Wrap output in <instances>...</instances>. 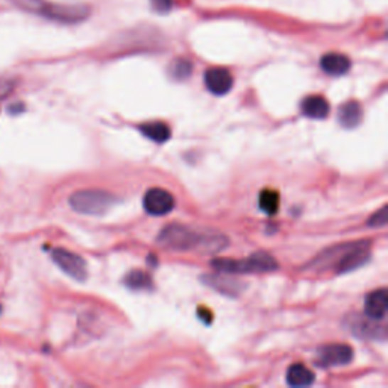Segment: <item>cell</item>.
<instances>
[{
    "label": "cell",
    "mask_w": 388,
    "mask_h": 388,
    "mask_svg": "<svg viewBox=\"0 0 388 388\" xmlns=\"http://www.w3.org/2000/svg\"><path fill=\"white\" fill-rule=\"evenodd\" d=\"M370 243L369 242H357L340 244L328 249L317 259L313 261V269H325L328 266H335L337 273H349L352 270H357L361 266L366 264L370 259L369 252Z\"/></svg>",
    "instance_id": "cell-1"
},
{
    "label": "cell",
    "mask_w": 388,
    "mask_h": 388,
    "mask_svg": "<svg viewBox=\"0 0 388 388\" xmlns=\"http://www.w3.org/2000/svg\"><path fill=\"white\" fill-rule=\"evenodd\" d=\"M13 4L26 13L63 23V25H76V23L87 20L91 13L85 5L55 4L49 0H13Z\"/></svg>",
    "instance_id": "cell-2"
},
{
    "label": "cell",
    "mask_w": 388,
    "mask_h": 388,
    "mask_svg": "<svg viewBox=\"0 0 388 388\" xmlns=\"http://www.w3.org/2000/svg\"><path fill=\"white\" fill-rule=\"evenodd\" d=\"M211 266L222 273H262L275 271L279 269L278 261L266 252H258L250 255L246 259H227L217 258L211 262Z\"/></svg>",
    "instance_id": "cell-3"
},
{
    "label": "cell",
    "mask_w": 388,
    "mask_h": 388,
    "mask_svg": "<svg viewBox=\"0 0 388 388\" xmlns=\"http://www.w3.org/2000/svg\"><path fill=\"white\" fill-rule=\"evenodd\" d=\"M70 207L76 212L87 215H102L109 211L117 203V199L111 193L102 190H82L72 194Z\"/></svg>",
    "instance_id": "cell-4"
},
{
    "label": "cell",
    "mask_w": 388,
    "mask_h": 388,
    "mask_svg": "<svg viewBox=\"0 0 388 388\" xmlns=\"http://www.w3.org/2000/svg\"><path fill=\"white\" fill-rule=\"evenodd\" d=\"M159 246L173 250H190V249H202L205 242V235L196 234L182 225H170L166 226L163 232L156 238Z\"/></svg>",
    "instance_id": "cell-5"
},
{
    "label": "cell",
    "mask_w": 388,
    "mask_h": 388,
    "mask_svg": "<svg viewBox=\"0 0 388 388\" xmlns=\"http://www.w3.org/2000/svg\"><path fill=\"white\" fill-rule=\"evenodd\" d=\"M346 328L352 335L361 340H376L384 341L387 338V330L384 326L376 323L370 317H362L358 314L349 316L346 318Z\"/></svg>",
    "instance_id": "cell-6"
},
{
    "label": "cell",
    "mask_w": 388,
    "mask_h": 388,
    "mask_svg": "<svg viewBox=\"0 0 388 388\" xmlns=\"http://www.w3.org/2000/svg\"><path fill=\"white\" fill-rule=\"evenodd\" d=\"M52 259L55 261V264L58 266L65 275H68L70 278L76 279V281H85L87 276H88V271H87V264L85 261L70 252V250L67 249H53L52 250Z\"/></svg>",
    "instance_id": "cell-7"
},
{
    "label": "cell",
    "mask_w": 388,
    "mask_h": 388,
    "mask_svg": "<svg viewBox=\"0 0 388 388\" xmlns=\"http://www.w3.org/2000/svg\"><path fill=\"white\" fill-rule=\"evenodd\" d=\"M143 207L151 215H166L175 208V198L172 193L163 188H151L144 194Z\"/></svg>",
    "instance_id": "cell-8"
},
{
    "label": "cell",
    "mask_w": 388,
    "mask_h": 388,
    "mask_svg": "<svg viewBox=\"0 0 388 388\" xmlns=\"http://www.w3.org/2000/svg\"><path fill=\"white\" fill-rule=\"evenodd\" d=\"M353 360V349L347 345H328L317 353V364L322 367L346 366Z\"/></svg>",
    "instance_id": "cell-9"
},
{
    "label": "cell",
    "mask_w": 388,
    "mask_h": 388,
    "mask_svg": "<svg viewBox=\"0 0 388 388\" xmlns=\"http://www.w3.org/2000/svg\"><path fill=\"white\" fill-rule=\"evenodd\" d=\"M205 85H207L210 93L215 96H225L231 91L234 77L226 68H210V70L205 72Z\"/></svg>",
    "instance_id": "cell-10"
},
{
    "label": "cell",
    "mask_w": 388,
    "mask_h": 388,
    "mask_svg": "<svg viewBox=\"0 0 388 388\" xmlns=\"http://www.w3.org/2000/svg\"><path fill=\"white\" fill-rule=\"evenodd\" d=\"M202 282L208 287L214 289L225 296L230 298H235L239 293L244 290V284L238 279H234L232 276H223V275H203Z\"/></svg>",
    "instance_id": "cell-11"
},
{
    "label": "cell",
    "mask_w": 388,
    "mask_h": 388,
    "mask_svg": "<svg viewBox=\"0 0 388 388\" xmlns=\"http://www.w3.org/2000/svg\"><path fill=\"white\" fill-rule=\"evenodd\" d=\"M388 310V293L385 289L376 290L370 293L366 298V305H364V313L373 320H384Z\"/></svg>",
    "instance_id": "cell-12"
},
{
    "label": "cell",
    "mask_w": 388,
    "mask_h": 388,
    "mask_svg": "<svg viewBox=\"0 0 388 388\" xmlns=\"http://www.w3.org/2000/svg\"><path fill=\"white\" fill-rule=\"evenodd\" d=\"M320 67L330 76H341L350 70V60L341 53H326L322 56Z\"/></svg>",
    "instance_id": "cell-13"
},
{
    "label": "cell",
    "mask_w": 388,
    "mask_h": 388,
    "mask_svg": "<svg viewBox=\"0 0 388 388\" xmlns=\"http://www.w3.org/2000/svg\"><path fill=\"white\" fill-rule=\"evenodd\" d=\"M362 120V108L355 100H349L338 109V122L343 128L353 129L357 128Z\"/></svg>",
    "instance_id": "cell-14"
},
{
    "label": "cell",
    "mask_w": 388,
    "mask_h": 388,
    "mask_svg": "<svg viewBox=\"0 0 388 388\" xmlns=\"http://www.w3.org/2000/svg\"><path fill=\"white\" fill-rule=\"evenodd\" d=\"M301 108H302V114L308 119L322 120V119H326L329 114V104L322 96H308L302 102Z\"/></svg>",
    "instance_id": "cell-15"
},
{
    "label": "cell",
    "mask_w": 388,
    "mask_h": 388,
    "mask_svg": "<svg viewBox=\"0 0 388 388\" xmlns=\"http://www.w3.org/2000/svg\"><path fill=\"white\" fill-rule=\"evenodd\" d=\"M314 373L303 364H294L287 370V382L291 387H308L314 382Z\"/></svg>",
    "instance_id": "cell-16"
},
{
    "label": "cell",
    "mask_w": 388,
    "mask_h": 388,
    "mask_svg": "<svg viewBox=\"0 0 388 388\" xmlns=\"http://www.w3.org/2000/svg\"><path fill=\"white\" fill-rule=\"evenodd\" d=\"M140 131L147 139L155 143H166L170 139V128L163 122H151L140 126Z\"/></svg>",
    "instance_id": "cell-17"
},
{
    "label": "cell",
    "mask_w": 388,
    "mask_h": 388,
    "mask_svg": "<svg viewBox=\"0 0 388 388\" xmlns=\"http://www.w3.org/2000/svg\"><path fill=\"white\" fill-rule=\"evenodd\" d=\"M124 284L126 287L134 291H149L153 290V282L147 273L141 270H132L129 271L126 278H124Z\"/></svg>",
    "instance_id": "cell-18"
},
{
    "label": "cell",
    "mask_w": 388,
    "mask_h": 388,
    "mask_svg": "<svg viewBox=\"0 0 388 388\" xmlns=\"http://www.w3.org/2000/svg\"><path fill=\"white\" fill-rule=\"evenodd\" d=\"M259 208L269 215L276 214L279 208V194L273 190H264L259 196Z\"/></svg>",
    "instance_id": "cell-19"
},
{
    "label": "cell",
    "mask_w": 388,
    "mask_h": 388,
    "mask_svg": "<svg viewBox=\"0 0 388 388\" xmlns=\"http://www.w3.org/2000/svg\"><path fill=\"white\" fill-rule=\"evenodd\" d=\"M193 70V65L187 60H176L172 67H170V75H172L178 81H185L187 77H190Z\"/></svg>",
    "instance_id": "cell-20"
},
{
    "label": "cell",
    "mask_w": 388,
    "mask_h": 388,
    "mask_svg": "<svg viewBox=\"0 0 388 388\" xmlns=\"http://www.w3.org/2000/svg\"><path fill=\"white\" fill-rule=\"evenodd\" d=\"M387 211L388 208L387 207H382L378 212L373 214L370 217L369 220V226H373V227H382L387 225V220H388V215H387Z\"/></svg>",
    "instance_id": "cell-21"
},
{
    "label": "cell",
    "mask_w": 388,
    "mask_h": 388,
    "mask_svg": "<svg viewBox=\"0 0 388 388\" xmlns=\"http://www.w3.org/2000/svg\"><path fill=\"white\" fill-rule=\"evenodd\" d=\"M155 13L167 14L173 8V0H151Z\"/></svg>",
    "instance_id": "cell-22"
}]
</instances>
